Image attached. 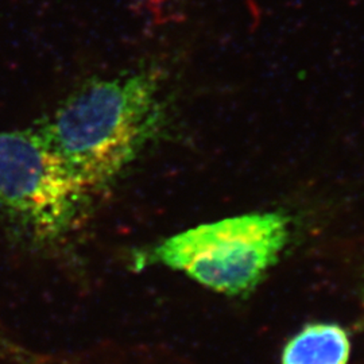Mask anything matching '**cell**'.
<instances>
[{"label": "cell", "instance_id": "cell-1", "mask_svg": "<svg viewBox=\"0 0 364 364\" xmlns=\"http://www.w3.org/2000/svg\"><path fill=\"white\" fill-rule=\"evenodd\" d=\"M166 76L161 66L141 65L87 78L33 126L95 195L122 177L168 129Z\"/></svg>", "mask_w": 364, "mask_h": 364}, {"label": "cell", "instance_id": "cell-2", "mask_svg": "<svg viewBox=\"0 0 364 364\" xmlns=\"http://www.w3.org/2000/svg\"><path fill=\"white\" fill-rule=\"evenodd\" d=\"M289 235L285 215L248 213L173 235L138 260L183 273L221 294L243 296L258 287L275 264Z\"/></svg>", "mask_w": 364, "mask_h": 364}, {"label": "cell", "instance_id": "cell-3", "mask_svg": "<svg viewBox=\"0 0 364 364\" xmlns=\"http://www.w3.org/2000/svg\"><path fill=\"white\" fill-rule=\"evenodd\" d=\"M91 196L34 126L0 131V210L26 242L48 246L63 240Z\"/></svg>", "mask_w": 364, "mask_h": 364}, {"label": "cell", "instance_id": "cell-4", "mask_svg": "<svg viewBox=\"0 0 364 364\" xmlns=\"http://www.w3.org/2000/svg\"><path fill=\"white\" fill-rule=\"evenodd\" d=\"M351 343L338 324L317 323L302 328L287 341L281 364H347Z\"/></svg>", "mask_w": 364, "mask_h": 364}]
</instances>
